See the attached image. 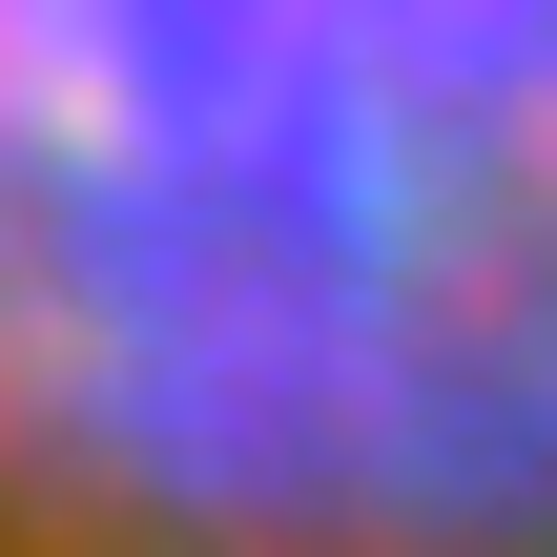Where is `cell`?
I'll use <instances>...</instances> for the list:
<instances>
[{"instance_id":"6da1fadb","label":"cell","mask_w":557,"mask_h":557,"mask_svg":"<svg viewBox=\"0 0 557 557\" xmlns=\"http://www.w3.org/2000/svg\"><path fill=\"white\" fill-rule=\"evenodd\" d=\"M537 0H0V557H557Z\"/></svg>"}]
</instances>
